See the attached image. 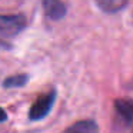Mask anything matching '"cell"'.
<instances>
[{
	"label": "cell",
	"mask_w": 133,
	"mask_h": 133,
	"mask_svg": "<svg viewBox=\"0 0 133 133\" xmlns=\"http://www.w3.org/2000/svg\"><path fill=\"white\" fill-rule=\"evenodd\" d=\"M26 27V17L23 15H0V35L12 37Z\"/></svg>",
	"instance_id": "6da1fadb"
},
{
	"label": "cell",
	"mask_w": 133,
	"mask_h": 133,
	"mask_svg": "<svg viewBox=\"0 0 133 133\" xmlns=\"http://www.w3.org/2000/svg\"><path fill=\"white\" fill-rule=\"evenodd\" d=\"M55 99H56V92L52 90L49 92L47 95H43L35 102L32 107L29 110V117L32 120H40L43 119L47 113L52 110L53 107V103H55Z\"/></svg>",
	"instance_id": "7a4b0ae2"
},
{
	"label": "cell",
	"mask_w": 133,
	"mask_h": 133,
	"mask_svg": "<svg viewBox=\"0 0 133 133\" xmlns=\"http://www.w3.org/2000/svg\"><path fill=\"white\" fill-rule=\"evenodd\" d=\"M115 109L117 116L124 122V123H130L133 120V100L132 99H117L115 102Z\"/></svg>",
	"instance_id": "3957f363"
},
{
	"label": "cell",
	"mask_w": 133,
	"mask_h": 133,
	"mask_svg": "<svg viewBox=\"0 0 133 133\" xmlns=\"http://www.w3.org/2000/svg\"><path fill=\"white\" fill-rule=\"evenodd\" d=\"M46 16L52 20H60L66 16V6L57 0H46L43 3Z\"/></svg>",
	"instance_id": "277c9868"
},
{
	"label": "cell",
	"mask_w": 133,
	"mask_h": 133,
	"mask_svg": "<svg viewBox=\"0 0 133 133\" xmlns=\"http://www.w3.org/2000/svg\"><path fill=\"white\" fill-rule=\"evenodd\" d=\"M62 133H99V126L93 120H80L73 123Z\"/></svg>",
	"instance_id": "5b68a950"
},
{
	"label": "cell",
	"mask_w": 133,
	"mask_h": 133,
	"mask_svg": "<svg viewBox=\"0 0 133 133\" xmlns=\"http://www.w3.org/2000/svg\"><path fill=\"white\" fill-rule=\"evenodd\" d=\"M96 4L104 13H117L119 10L127 6V2L126 0H99Z\"/></svg>",
	"instance_id": "8992f818"
},
{
	"label": "cell",
	"mask_w": 133,
	"mask_h": 133,
	"mask_svg": "<svg viewBox=\"0 0 133 133\" xmlns=\"http://www.w3.org/2000/svg\"><path fill=\"white\" fill-rule=\"evenodd\" d=\"M27 75H16V76H10L4 80L3 86L4 87H19V86H23L26 84L27 82Z\"/></svg>",
	"instance_id": "52a82bcc"
},
{
	"label": "cell",
	"mask_w": 133,
	"mask_h": 133,
	"mask_svg": "<svg viewBox=\"0 0 133 133\" xmlns=\"http://www.w3.org/2000/svg\"><path fill=\"white\" fill-rule=\"evenodd\" d=\"M7 119V115H6V112H4L2 107H0V122H4Z\"/></svg>",
	"instance_id": "ba28073f"
},
{
	"label": "cell",
	"mask_w": 133,
	"mask_h": 133,
	"mask_svg": "<svg viewBox=\"0 0 133 133\" xmlns=\"http://www.w3.org/2000/svg\"><path fill=\"white\" fill-rule=\"evenodd\" d=\"M132 133H133V130H132Z\"/></svg>",
	"instance_id": "9c48e42d"
}]
</instances>
